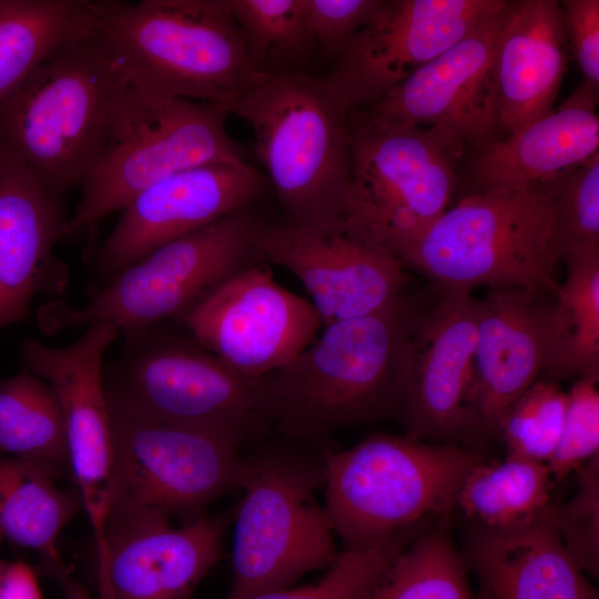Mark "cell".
Segmentation results:
<instances>
[{"mask_svg":"<svg viewBox=\"0 0 599 599\" xmlns=\"http://www.w3.org/2000/svg\"><path fill=\"white\" fill-rule=\"evenodd\" d=\"M417 315L406 297L325 325L293 361L268 375L273 425L312 443L400 413L414 365Z\"/></svg>","mask_w":599,"mask_h":599,"instance_id":"obj_1","label":"cell"},{"mask_svg":"<svg viewBox=\"0 0 599 599\" xmlns=\"http://www.w3.org/2000/svg\"><path fill=\"white\" fill-rule=\"evenodd\" d=\"M92 8L95 32L144 93L229 108L264 77L250 63L229 0H100Z\"/></svg>","mask_w":599,"mask_h":599,"instance_id":"obj_2","label":"cell"},{"mask_svg":"<svg viewBox=\"0 0 599 599\" xmlns=\"http://www.w3.org/2000/svg\"><path fill=\"white\" fill-rule=\"evenodd\" d=\"M95 30L68 43L0 103V145L53 195L81 186L104 144L126 85Z\"/></svg>","mask_w":599,"mask_h":599,"instance_id":"obj_3","label":"cell"},{"mask_svg":"<svg viewBox=\"0 0 599 599\" xmlns=\"http://www.w3.org/2000/svg\"><path fill=\"white\" fill-rule=\"evenodd\" d=\"M124 336L119 356L103 367L113 409L213 430L241 445L273 425L268 375L238 373L189 334L161 324Z\"/></svg>","mask_w":599,"mask_h":599,"instance_id":"obj_4","label":"cell"},{"mask_svg":"<svg viewBox=\"0 0 599 599\" xmlns=\"http://www.w3.org/2000/svg\"><path fill=\"white\" fill-rule=\"evenodd\" d=\"M480 460L457 444L374 434L323 453L325 509L344 549L383 542L451 517L461 481Z\"/></svg>","mask_w":599,"mask_h":599,"instance_id":"obj_5","label":"cell"},{"mask_svg":"<svg viewBox=\"0 0 599 599\" xmlns=\"http://www.w3.org/2000/svg\"><path fill=\"white\" fill-rule=\"evenodd\" d=\"M229 112L250 125L283 221L313 225L343 217L352 182L348 116L332 103L317 75H264Z\"/></svg>","mask_w":599,"mask_h":599,"instance_id":"obj_6","label":"cell"},{"mask_svg":"<svg viewBox=\"0 0 599 599\" xmlns=\"http://www.w3.org/2000/svg\"><path fill=\"white\" fill-rule=\"evenodd\" d=\"M562 251L551 197L542 183L480 192L447 209L405 252L402 264L443 291L555 288Z\"/></svg>","mask_w":599,"mask_h":599,"instance_id":"obj_7","label":"cell"},{"mask_svg":"<svg viewBox=\"0 0 599 599\" xmlns=\"http://www.w3.org/2000/svg\"><path fill=\"white\" fill-rule=\"evenodd\" d=\"M229 113L223 104L151 95L126 83L101 152L80 186L64 237L92 232L175 173L210 163H247L226 132Z\"/></svg>","mask_w":599,"mask_h":599,"instance_id":"obj_8","label":"cell"},{"mask_svg":"<svg viewBox=\"0 0 599 599\" xmlns=\"http://www.w3.org/2000/svg\"><path fill=\"white\" fill-rule=\"evenodd\" d=\"M263 220L252 206L176 238L119 271L80 306L57 300L37 312L47 334L109 325L119 334L179 319L224 281L258 262Z\"/></svg>","mask_w":599,"mask_h":599,"instance_id":"obj_9","label":"cell"},{"mask_svg":"<svg viewBox=\"0 0 599 599\" xmlns=\"http://www.w3.org/2000/svg\"><path fill=\"white\" fill-rule=\"evenodd\" d=\"M322 485V460L288 447L242 456L238 488L244 495L236 511L226 599L291 587L335 561V531L315 499Z\"/></svg>","mask_w":599,"mask_h":599,"instance_id":"obj_10","label":"cell"},{"mask_svg":"<svg viewBox=\"0 0 599 599\" xmlns=\"http://www.w3.org/2000/svg\"><path fill=\"white\" fill-rule=\"evenodd\" d=\"M348 130L352 182L342 220L402 263L448 209L468 150L438 129L348 123Z\"/></svg>","mask_w":599,"mask_h":599,"instance_id":"obj_11","label":"cell"},{"mask_svg":"<svg viewBox=\"0 0 599 599\" xmlns=\"http://www.w3.org/2000/svg\"><path fill=\"white\" fill-rule=\"evenodd\" d=\"M110 412L114 449L110 517L194 519L205 505L238 488L242 456L235 439L126 415L111 406Z\"/></svg>","mask_w":599,"mask_h":599,"instance_id":"obj_12","label":"cell"},{"mask_svg":"<svg viewBox=\"0 0 599 599\" xmlns=\"http://www.w3.org/2000/svg\"><path fill=\"white\" fill-rule=\"evenodd\" d=\"M512 1L486 14L460 41L348 116V123L409 124L445 131L469 151L502 132L495 61Z\"/></svg>","mask_w":599,"mask_h":599,"instance_id":"obj_13","label":"cell"},{"mask_svg":"<svg viewBox=\"0 0 599 599\" xmlns=\"http://www.w3.org/2000/svg\"><path fill=\"white\" fill-rule=\"evenodd\" d=\"M118 335L112 326L92 325L63 347L27 337L20 348L23 368L44 380L59 402L70 473L93 530L98 573L106 560L114 480L111 412L103 367L106 351Z\"/></svg>","mask_w":599,"mask_h":599,"instance_id":"obj_14","label":"cell"},{"mask_svg":"<svg viewBox=\"0 0 599 599\" xmlns=\"http://www.w3.org/2000/svg\"><path fill=\"white\" fill-rule=\"evenodd\" d=\"M502 0H385L318 77L344 114L372 105L466 37Z\"/></svg>","mask_w":599,"mask_h":599,"instance_id":"obj_15","label":"cell"},{"mask_svg":"<svg viewBox=\"0 0 599 599\" xmlns=\"http://www.w3.org/2000/svg\"><path fill=\"white\" fill-rule=\"evenodd\" d=\"M177 321L201 346L251 377L287 365L323 325L313 304L280 285L261 262L224 281Z\"/></svg>","mask_w":599,"mask_h":599,"instance_id":"obj_16","label":"cell"},{"mask_svg":"<svg viewBox=\"0 0 599 599\" xmlns=\"http://www.w3.org/2000/svg\"><path fill=\"white\" fill-rule=\"evenodd\" d=\"M254 243L263 262L285 267L303 283L324 326L404 297L405 266L342 219L313 225L263 220Z\"/></svg>","mask_w":599,"mask_h":599,"instance_id":"obj_17","label":"cell"},{"mask_svg":"<svg viewBox=\"0 0 599 599\" xmlns=\"http://www.w3.org/2000/svg\"><path fill=\"white\" fill-rule=\"evenodd\" d=\"M265 187L266 179L248 163H210L175 173L121 211L94 253V267L109 278L154 250L252 206Z\"/></svg>","mask_w":599,"mask_h":599,"instance_id":"obj_18","label":"cell"},{"mask_svg":"<svg viewBox=\"0 0 599 599\" xmlns=\"http://www.w3.org/2000/svg\"><path fill=\"white\" fill-rule=\"evenodd\" d=\"M479 314L480 300L451 290L416 317L414 365L400 409L406 435L457 444L474 433L469 394Z\"/></svg>","mask_w":599,"mask_h":599,"instance_id":"obj_19","label":"cell"},{"mask_svg":"<svg viewBox=\"0 0 599 599\" xmlns=\"http://www.w3.org/2000/svg\"><path fill=\"white\" fill-rule=\"evenodd\" d=\"M227 515L182 527L154 515L110 517L100 599H191L221 557Z\"/></svg>","mask_w":599,"mask_h":599,"instance_id":"obj_20","label":"cell"},{"mask_svg":"<svg viewBox=\"0 0 599 599\" xmlns=\"http://www.w3.org/2000/svg\"><path fill=\"white\" fill-rule=\"evenodd\" d=\"M63 199L0 145V331L23 321L38 295H61L67 266L54 253L68 223Z\"/></svg>","mask_w":599,"mask_h":599,"instance_id":"obj_21","label":"cell"},{"mask_svg":"<svg viewBox=\"0 0 599 599\" xmlns=\"http://www.w3.org/2000/svg\"><path fill=\"white\" fill-rule=\"evenodd\" d=\"M551 302L541 292L489 291L480 300L469 409L474 433L496 434L505 410L542 373Z\"/></svg>","mask_w":599,"mask_h":599,"instance_id":"obj_22","label":"cell"},{"mask_svg":"<svg viewBox=\"0 0 599 599\" xmlns=\"http://www.w3.org/2000/svg\"><path fill=\"white\" fill-rule=\"evenodd\" d=\"M461 557L478 581L475 599H599L546 511L516 528L475 526Z\"/></svg>","mask_w":599,"mask_h":599,"instance_id":"obj_23","label":"cell"},{"mask_svg":"<svg viewBox=\"0 0 599 599\" xmlns=\"http://www.w3.org/2000/svg\"><path fill=\"white\" fill-rule=\"evenodd\" d=\"M597 102L598 91L582 82L547 115L473 151L477 191L545 183L599 153Z\"/></svg>","mask_w":599,"mask_h":599,"instance_id":"obj_24","label":"cell"},{"mask_svg":"<svg viewBox=\"0 0 599 599\" xmlns=\"http://www.w3.org/2000/svg\"><path fill=\"white\" fill-rule=\"evenodd\" d=\"M568 51L559 1H512L495 61L502 132L512 134L554 110Z\"/></svg>","mask_w":599,"mask_h":599,"instance_id":"obj_25","label":"cell"},{"mask_svg":"<svg viewBox=\"0 0 599 599\" xmlns=\"http://www.w3.org/2000/svg\"><path fill=\"white\" fill-rule=\"evenodd\" d=\"M51 466L0 455V544L34 550L44 570L61 556L57 540L82 508L78 490L60 488Z\"/></svg>","mask_w":599,"mask_h":599,"instance_id":"obj_26","label":"cell"},{"mask_svg":"<svg viewBox=\"0 0 599 599\" xmlns=\"http://www.w3.org/2000/svg\"><path fill=\"white\" fill-rule=\"evenodd\" d=\"M93 0H0V103L44 61L94 31Z\"/></svg>","mask_w":599,"mask_h":599,"instance_id":"obj_27","label":"cell"},{"mask_svg":"<svg viewBox=\"0 0 599 599\" xmlns=\"http://www.w3.org/2000/svg\"><path fill=\"white\" fill-rule=\"evenodd\" d=\"M566 278L549 309L544 378L559 383L599 372V246L562 258Z\"/></svg>","mask_w":599,"mask_h":599,"instance_id":"obj_28","label":"cell"},{"mask_svg":"<svg viewBox=\"0 0 599 599\" xmlns=\"http://www.w3.org/2000/svg\"><path fill=\"white\" fill-rule=\"evenodd\" d=\"M552 484L546 464L507 454L501 460H480L466 475L456 507L480 526L508 529L544 515Z\"/></svg>","mask_w":599,"mask_h":599,"instance_id":"obj_29","label":"cell"},{"mask_svg":"<svg viewBox=\"0 0 599 599\" xmlns=\"http://www.w3.org/2000/svg\"><path fill=\"white\" fill-rule=\"evenodd\" d=\"M0 455L71 475L61 408L52 388L22 368L0 380Z\"/></svg>","mask_w":599,"mask_h":599,"instance_id":"obj_30","label":"cell"},{"mask_svg":"<svg viewBox=\"0 0 599 599\" xmlns=\"http://www.w3.org/2000/svg\"><path fill=\"white\" fill-rule=\"evenodd\" d=\"M450 521L445 518L408 542L363 599H475Z\"/></svg>","mask_w":599,"mask_h":599,"instance_id":"obj_31","label":"cell"},{"mask_svg":"<svg viewBox=\"0 0 599 599\" xmlns=\"http://www.w3.org/2000/svg\"><path fill=\"white\" fill-rule=\"evenodd\" d=\"M253 70L261 75L309 72L318 61L305 0H229Z\"/></svg>","mask_w":599,"mask_h":599,"instance_id":"obj_32","label":"cell"},{"mask_svg":"<svg viewBox=\"0 0 599 599\" xmlns=\"http://www.w3.org/2000/svg\"><path fill=\"white\" fill-rule=\"evenodd\" d=\"M567 392L557 382L538 378L502 414L497 426L507 454L546 464L558 444Z\"/></svg>","mask_w":599,"mask_h":599,"instance_id":"obj_33","label":"cell"},{"mask_svg":"<svg viewBox=\"0 0 599 599\" xmlns=\"http://www.w3.org/2000/svg\"><path fill=\"white\" fill-rule=\"evenodd\" d=\"M407 539L405 534L375 545L344 549L318 581L244 599H363L394 557L410 542Z\"/></svg>","mask_w":599,"mask_h":599,"instance_id":"obj_34","label":"cell"},{"mask_svg":"<svg viewBox=\"0 0 599 599\" xmlns=\"http://www.w3.org/2000/svg\"><path fill=\"white\" fill-rule=\"evenodd\" d=\"M554 203L562 258L599 246V153L542 183Z\"/></svg>","mask_w":599,"mask_h":599,"instance_id":"obj_35","label":"cell"},{"mask_svg":"<svg viewBox=\"0 0 599 599\" xmlns=\"http://www.w3.org/2000/svg\"><path fill=\"white\" fill-rule=\"evenodd\" d=\"M577 490L561 505L552 502L547 516L566 549L591 577L599 575V456L576 470Z\"/></svg>","mask_w":599,"mask_h":599,"instance_id":"obj_36","label":"cell"},{"mask_svg":"<svg viewBox=\"0 0 599 599\" xmlns=\"http://www.w3.org/2000/svg\"><path fill=\"white\" fill-rule=\"evenodd\" d=\"M599 372L575 379L567 392L562 429L546 463L559 484L591 458L599 456Z\"/></svg>","mask_w":599,"mask_h":599,"instance_id":"obj_37","label":"cell"},{"mask_svg":"<svg viewBox=\"0 0 599 599\" xmlns=\"http://www.w3.org/2000/svg\"><path fill=\"white\" fill-rule=\"evenodd\" d=\"M385 0H305L318 61L333 63L346 43L378 12Z\"/></svg>","mask_w":599,"mask_h":599,"instance_id":"obj_38","label":"cell"},{"mask_svg":"<svg viewBox=\"0 0 599 599\" xmlns=\"http://www.w3.org/2000/svg\"><path fill=\"white\" fill-rule=\"evenodd\" d=\"M559 4L568 45L583 83L599 91V1L564 0Z\"/></svg>","mask_w":599,"mask_h":599,"instance_id":"obj_39","label":"cell"},{"mask_svg":"<svg viewBox=\"0 0 599 599\" xmlns=\"http://www.w3.org/2000/svg\"><path fill=\"white\" fill-rule=\"evenodd\" d=\"M0 599H44L34 570L21 561H8Z\"/></svg>","mask_w":599,"mask_h":599,"instance_id":"obj_40","label":"cell"},{"mask_svg":"<svg viewBox=\"0 0 599 599\" xmlns=\"http://www.w3.org/2000/svg\"><path fill=\"white\" fill-rule=\"evenodd\" d=\"M45 571L58 582L64 599H93L84 586L72 576L63 561L51 566Z\"/></svg>","mask_w":599,"mask_h":599,"instance_id":"obj_41","label":"cell"},{"mask_svg":"<svg viewBox=\"0 0 599 599\" xmlns=\"http://www.w3.org/2000/svg\"><path fill=\"white\" fill-rule=\"evenodd\" d=\"M7 565H8V561L0 559V590H1L2 579H3Z\"/></svg>","mask_w":599,"mask_h":599,"instance_id":"obj_42","label":"cell"}]
</instances>
